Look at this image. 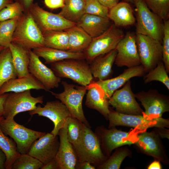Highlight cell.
I'll use <instances>...</instances> for the list:
<instances>
[{"instance_id":"obj_1","label":"cell","mask_w":169,"mask_h":169,"mask_svg":"<svg viewBox=\"0 0 169 169\" xmlns=\"http://www.w3.org/2000/svg\"><path fill=\"white\" fill-rule=\"evenodd\" d=\"M11 43L28 50L45 47L43 33L29 12L20 18Z\"/></svg>"},{"instance_id":"obj_2","label":"cell","mask_w":169,"mask_h":169,"mask_svg":"<svg viewBox=\"0 0 169 169\" xmlns=\"http://www.w3.org/2000/svg\"><path fill=\"white\" fill-rule=\"evenodd\" d=\"M85 59H67L50 64L55 74L69 79L78 84L87 86L93 81L89 63Z\"/></svg>"},{"instance_id":"obj_3","label":"cell","mask_w":169,"mask_h":169,"mask_svg":"<svg viewBox=\"0 0 169 169\" xmlns=\"http://www.w3.org/2000/svg\"><path fill=\"white\" fill-rule=\"evenodd\" d=\"M136 7V34L148 36L161 42L164 22L148 8L144 0H134Z\"/></svg>"},{"instance_id":"obj_4","label":"cell","mask_w":169,"mask_h":169,"mask_svg":"<svg viewBox=\"0 0 169 169\" xmlns=\"http://www.w3.org/2000/svg\"><path fill=\"white\" fill-rule=\"evenodd\" d=\"M131 130L127 132L115 127L107 129L103 125L96 128L95 133L99 139L103 153L107 158L115 149L125 145L135 144L137 142L138 135L142 132L136 128Z\"/></svg>"},{"instance_id":"obj_5","label":"cell","mask_w":169,"mask_h":169,"mask_svg":"<svg viewBox=\"0 0 169 169\" xmlns=\"http://www.w3.org/2000/svg\"><path fill=\"white\" fill-rule=\"evenodd\" d=\"M74 148L78 162L86 161L94 166H97L108 158L102 150L97 135L84 124L81 140Z\"/></svg>"},{"instance_id":"obj_6","label":"cell","mask_w":169,"mask_h":169,"mask_svg":"<svg viewBox=\"0 0 169 169\" xmlns=\"http://www.w3.org/2000/svg\"><path fill=\"white\" fill-rule=\"evenodd\" d=\"M61 84L64 91L59 93L51 92V94L65 105L72 117L90 128L84 116L82 107L83 99L87 90V86H76L65 81H62Z\"/></svg>"},{"instance_id":"obj_7","label":"cell","mask_w":169,"mask_h":169,"mask_svg":"<svg viewBox=\"0 0 169 169\" xmlns=\"http://www.w3.org/2000/svg\"><path fill=\"white\" fill-rule=\"evenodd\" d=\"M108 120H109L108 128L117 126H125L133 127L143 132L153 127H169L168 119L162 117L151 118L144 114L143 115H129L110 110Z\"/></svg>"},{"instance_id":"obj_8","label":"cell","mask_w":169,"mask_h":169,"mask_svg":"<svg viewBox=\"0 0 169 169\" xmlns=\"http://www.w3.org/2000/svg\"><path fill=\"white\" fill-rule=\"evenodd\" d=\"M124 36L122 30L111 24L103 33L92 38L89 45L83 51L85 60L89 63L96 57L115 49Z\"/></svg>"},{"instance_id":"obj_9","label":"cell","mask_w":169,"mask_h":169,"mask_svg":"<svg viewBox=\"0 0 169 169\" xmlns=\"http://www.w3.org/2000/svg\"><path fill=\"white\" fill-rule=\"evenodd\" d=\"M0 127L5 135L15 141L21 154H28L34 141L46 134L25 127L16 122L14 118H4L0 121Z\"/></svg>"},{"instance_id":"obj_10","label":"cell","mask_w":169,"mask_h":169,"mask_svg":"<svg viewBox=\"0 0 169 169\" xmlns=\"http://www.w3.org/2000/svg\"><path fill=\"white\" fill-rule=\"evenodd\" d=\"M136 40L141 64L146 72H148L162 61V44L158 40L141 34H136Z\"/></svg>"},{"instance_id":"obj_11","label":"cell","mask_w":169,"mask_h":169,"mask_svg":"<svg viewBox=\"0 0 169 169\" xmlns=\"http://www.w3.org/2000/svg\"><path fill=\"white\" fill-rule=\"evenodd\" d=\"M43 96L34 97L30 90L8 93L3 105L5 119H13L18 114L35 109L38 103L43 104Z\"/></svg>"},{"instance_id":"obj_12","label":"cell","mask_w":169,"mask_h":169,"mask_svg":"<svg viewBox=\"0 0 169 169\" xmlns=\"http://www.w3.org/2000/svg\"><path fill=\"white\" fill-rule=\"evenodd\" d=\"M29 12L42 33L51 30H65L77 25L58 13L44 10L36 3H33Z\"/></svg>"},{"instance_id":"obj_13","label":"cell","mask_w":169,"mask_h":169,"mask_svg":"<svg viewBox=\"0 0 169 169\" xmlns=\"http://www.w3.org/2000/svg\"><path fill=\"white\" fill-rule=\"evenodd\" d=\"M109 105L115 108L116 111L121 113L132 115H144V111L136 99L132 92L129 80L120 90L113 93L108 100Z\"/></svg>"},{"instance_id":"obj_14","label":"cell","mask_w":169,"mask_h":169,"mask_svg":"<svg viewBox=\"0 0 169 169\" xmlns=\"http://www.w3.org/2000/svg\"><path fill=\"white\" fill-rule=\"evenodd\" d=\"M135 96L143 107L144 114L150 118L161 117L163 113L169 111L168 96L156 90L142 91L135 94Z\"/></svg>"},{"instance_id":"obj_15","label":"cell","mask_w":169,"mask_h":169,"mask_svg":"<svg viewBox=\"0 0 169 169\" xmlns=\"http://www.w3.org/2000/svg\"><path fill=\"white\" fill-rule=\"evenodd\" d=\"M31 116L38 114L46 117L54 124V128L51 133L55 136H58L60 130L64 127L67 118L71 116L68 108L59 100L47 102L43 107L38 105L36 108L28 112Z\"/></svg>"},{"instance_id":"obj_16","label":"cell","mask_w":169,"mask_h":169,"mask_svg":"<svg viewBox=\"0 0 169 169\" xmlns=\"http://www.w3.org/2000/svg\"><path fill=\"white\" fill-rule=\"evenodd\" d=\"M136 35L128 32L117 44L114 63L117 66L128 68L141 65L137 51Z\"/></svg>"},{"instance_id":"obj_17","label":"cell","mask_w":169,"mask_h":169,"mask_svg":"<svg viewBox=\"0 0 169 169\" xmlns=\"http://www.w3.org/2000/svg\"><path fill=\"white\" fill-rule=\"evenodd\" d=\"M60 145L57 136L47 133L36 140L28 153L38 160L44 165L55 158Z\"/></svg>"},{"instance_id":"obj_18","label":"cell","mask_w":169,"mask_h":169,"mask_svg":"<svg viewBox=\"0 0 169 169\" xmlns=\"http://www.w3.org/2000/svg\"><path fill=\"white\" fill-rule=\"evenodd\" d=\"M138 137V140L135 144L141 152L164 164H168L169 160L165 148L161 138L154 131L141 132Z\"/></svg>"},{"instance_id":"obj_19","label":"cell","mask_w":169,"mask_h":169,"mask_svg":"<svg viewBox=\"0 0 169 169\" xmlns=\"http://www.w3.org/2000/svg\"><path fill=\"white\" fill-rule=\"evenodd\" d=\"M146 72L141 64L125 69L122 73L115 78L93 81L105 98L109 100L114 92L133 77H141Z\"/></svg>"},{"instance_id":"obj_20","label":"cell","mask_w":169,"mask_h":169,"mask_svg":"<svg viewBox=\"0 0 169 169\" xmlns=\"http://www.w3.org/2000/svg\"><path fill=\"white\" fill-rule=\"evenodd\" d=\"M29 73L43 85L46 91L58 88L61 78L57 76L51 68L44 64L32 50H29Z\"/></svg>"},{"instance_id":"obj_21","label":"cell","mask_w":169,"mask_h":169,"mask_svg":"<svg viewBox=\"0 0 169 169\" xmlns=\"http://www.w3.org/2000/svg\"><path fill=\"white\" fill-rule=\"evenodd\" d=\"M58 135L60 145L55 158L58 169H75L78 159L73 146L67 138L66 121Z\"/></svg>"},{"instance_id":"obj_22","label":"cell","mask_w":169,"mask_h":169,"mask_svg":"<svg viewBox=\"0 0 169 169\" xmlns=\"http://www.w3.org/2000/svg\"><path fill=\"white\" fill-rule=\"evenodd\" d=\"M117 54L115 49L99 56L89 63L93 77L99 80L107 79L112 72V67Z\"/></svg>"},{"instance_id":"obj_23","label":"cell","mask_w":169,"mask_h":169,"mask_svg":"<svg viewBox=\"0 0 169 169\" xmlns=\"http://www.w3.org/2000/svg\"><path fill=\"white\" fill-rule=\"evenodd\" d=\"M31 89L46 90L43 85L31 74L11 79L4 83L0 88V95L11 92H19Z\"/></svg>"},{"instance_id":"obj_24","label":"cell","mask_w":169,"mask_h":169,"mask_svg":"<svg viewBox=\"0 0 169 169\" xmlns=\"http://www.w3.org/2000/svg\"><path fill=\"white\" fill-rule=\"evenodd\" d=\"M110 20L108 17H103L84 14L77 23L92 38L97 37L105 32L110 27Z\"/></svg>"},{"instance_id":"obj_25","label":"cell","mask_w":169,"mask_h":169,"mask_svg":"<svg viewBox=\"0 0 169 169\" xmlns=\"http://www.w3.org/2000/svg\"><path fill=\"white\" fill-rule=\"evenodd\" d=\"M108 17L118 27L132 25L136 22L132 8L126 2L118 3L110 9Z\"/></svg>"},{"instance_id":"obj_26","label":"cell","mask_w":169,"mask_h":169,"mask_svg":"<svg viewBox=\"0 0 169 169\" xmlns=\"http://www.w3.org/2000/svg\"><path fill=\"white\" fill-rule=\"evenodd\" d=\"M39 57L43 58L46 64L51 63L69 59H85L83 52H74L43 47L32 50Z\"/></svg>"},{"instance_id":"obj_27","label":"cell","mask_w":169,"mask_h":169,"mask_svg":"<svg viewBox=\"0 0 169 169\" xmlns=\"http://www.w3.org/2000/svg\"><path fill=\"white\" fill-rule=\"evenodd\" d=\"M93 82L86 86L88 92L85 105L90 109L97 110L108 120L110 111L109 100L105 98Z\"/></svg>"},{"instance_id":"obj_28","label":"cell","mask_w":169,"mask_h":169,"mask_svg":"<svg viewBox=\"0 0 169 169\" xmlns=\"http://www.w3.org/2000/svg\"><path fill=\"white\" fill-rule=\"evenodd\" d=\"M10 50L13 62L17 77L27 76L30 74L28 67L30 63L29 50L11 43L9 47Z\"/></svg>"},{"instance_id":"obj_29","label":"cell","mask_w":169,"mask_h":169,"mask_svg":"<svg viewBox=\"0 0 169 169\" xmlns=\"http://www.w3.org/2000/svg\"><path fill=\"white\" fill-rule=\"evenodd\" d=\"M65 30L69 36V51L83 52L91 41L92 38L77 25Z\"/></svg>"},{"instance_id":"obj_30","label":"cell","mask_w":169,"mask_h":169,"mask_svg":"<svg viewBox=\"0 0 169 169\" xmlns=\"http://www.w3.org/2000/svg\"><path fill=\"white\" fill-rule=\"evenodd\" d=\"M85 3V0H64V6L58 14L77 24L84 14Z\"/></svg>"},{"instance_id":"obj_31","label":"cell","mask_w":169,"mask_h":169,"mask_svg":"<svg viewBox=\"0 0 169 169\" xmlns=\"http://www.w3.org/2000/svg\"><path fill=\"white\" fill-rule=\"evenodd\" d=\"M17 77L9 47L0 52V88L8 80Z\"/></svg>"},{"instance_id":"obj_32","label":"cell","mask_w":169,"mask_h":169,"mask_svg":"<svg viewBox=\"0 0 169 169\" xmlns=\"http://www.w3.org/2000/svg\"><path fill=\"white\" fill-rule=\"evenodd\" d=\"M45 46L68 50L69 36L65 30H51L43 33Z\"/></svg>"},{"instance_id":"obj_33","label":"cell","mask_w":169,"mask_h":169,"mask_svg":"<svg viewBox=\"0 0 169 169\" xmlns=\"http://www.w3.org/2000/svg\"><path fill=\"white\" fill-rule=\"evenodd\" d=\"M6 135L0 127V148L6 157L5 169H12L13 163L21 154L18 150L15 141Z\"/></svg>"},{"instance_id":"obj_34","label":"cell","mask_w":169,"mask_h":169,"mask_svg":"<svg viewBox=\"0 0 169 169\" xmlns=\"http://www.w3.org/2000/svg\"><path fill=\"white\" fill-rule=\"evenodd\" d=\"M21 17H16L0 22V45L6 48L9 47L12 42L14 33Z\"/></svg>"},{"instance_id":"obj_35","label":"cell","mask_w":169,"mask_h":169,"mask_svg":"<svg viewBox=\"0 0 169 169\" xmlns=\"http://www.w3.org/2000/svg\"><path fill=\"white\" fill-rule=\"evenodd\" d=\"M84 124L76 118L70 116L66 120L67 136L69 141L74 147L80 141Z\"/></svg>"},{"instance_id":"obj_36","label":"cell","mask_w":169,"mask_h":169,"mask_svg":"<svg viewBox=\"0 0 169 169\" xmlns=\"http://www.w3.org/2000/svg\"><path fill=\"white\" fill-rule=\"evenodd\" d=\"M130 154V151L127 148L116 150L103 163L97 166V169H119L124 159Z\"/></svg>"},{"instance_id":"obj_37","label":"cell","mask_w":169,"mask_h":169,"mask_svg":"<svg viewBox=\"0 0 169 169\" xmlns=\"http://www.w3.org/2000/svg\"><path fill=\"white\" fill-rule=\"evenodd\" d=\"M162 61L159 62L156 66L148 72L144 78L145 83L153 81L161 82L169 90V78Z\"/></svg>"},{"instance_id":"obj_38","label":"cell","mask_w":169,"mask_h":169,"mask_svg":"<svg viewBox=\"0 0 169 169\" xmlns=\"http://www.w3.org/2000/svg\"><path fill=\"white\" fill-rule=\"evenodd\" d=\"M43 165L42 162L28 154H21L13 163L12 169H39Z\"/></svg>"},{"instance_id":"obj_39","label":"cell","mask_w":169,"mask_h":169,"mask_svg":"<svg viewBox=\"0 0 169 169\" xmlns=\"http://www.w3.org/2000/svg\"><path fill=\"white\" fill-rule=\"evenodd\" d=\"M148 8L163 21L169 19V0H144Z\"/></svg>"},{"instance_id":"obj_40","label":"cell","mask_w":169,"mask_h":169,"mask_svg":"<svg viewBox=\"0 0 169 169\" xmlns=\"http://www.w3.org/2000/svg\"><path fill=\"white\" fill-rule=\"evenodd\" d=\"M85 3L84 14L108 17L109 9L98 0H85Z\"/></svg>"},{"instance_id":"obj_41","label":"cell","mask_w":169,"mask_h":169,"mask_svg":"<svg viewBox=\"0 0 169 169\" xmlns=\"http://www.w3.org/2000/svg\"><path fill=\"white\" fill-rule=\"evenodd\" d=\"M23 13V10L20 4L14 2L0 11V21L7 20L16 17H21Z\"/></svg>"},{"instance_id":"obj_42","label":"cell","mask_w":169,"mask_h":169,"mask_svg":"<svg viewBox=\"0 0 169 169\" xmlns=\"http://www.w3.org/2000/svg\"><path fill=\"white\" fill-rule=\"evenodd\" d=\"M163 34L162 39V60L166 70L169 72V19L163 21Z\"/></svg>"},{"instance_id":"obj_43","label":"cell","mask_w":169,"mask_h":169,"mask_svg":"<svg viewBox=\"0 0 169 169\" xmlns=\"http://www.w3.org/2000/svg\"><path fill=\"white\" fill-rule=\"evenodd\" d=\"M45 5L52 9L62 8L64 5V0H44Z\"/></svg>"},{"instance_id":"obj_44","label":"cell","mask_w":169,"mask_h":169,"mask_svg":"<svg viewBox=\"0 0 169 169\" xmlns=\"http://www.w3.org/2000/svg\"><path fill=\"white\" fill-rule=\"evenodd\" d=\"M14 2L19 3L22 6L23 13H26L29 12V9L33 4L34 0H14Z\"/></svg>"},{"instance_id":"obj_45","label":"cell","mask_w":169,"mask_h":169,"mask_svg":"<svg viewBox=\"0 0 169 169\" xmlns=\"http://www.w3.org/2000/svg\"><path fill=\"white\" fill-rule=\"evenodd\" d=\"M155 128V131L161 138H167L169 139V130H167L165 128Z\"/></svg>"},{"instance_id":"obj_46","label":"cell","mask_w":169,"mask_h":169,"mask_svg":"<svg viewBox=\"0 0 169 169\" xmlns=\"http://www.w3.org/2000/svg\"><path fill=\"white\" fill-rule=\"evenodd\" d=\"M77 169H95V167L89 162H78L75 166Z\"/></svg>"},{"instance_id":"obj_47","label":"cell","mask_w":169,"mask_h":169,"mask_svg":"<svg viewBox=\"0 0 169 169\" xmlns=\"http://www.w3.org/2000/svg\"><path fill=\"white\" fill-rule=\"evenodd\" d=\"M103 5L109 9L119 3V0H98Z\"/></svg>"},{"instance_id":"obj_48","label":"cell","mask_w":169,"mask_h":169,"mask_svg":"<svg viewBox=\"0 0 169 169\" xmlns=\"http://www.w3.org/2000/svg\"><path fill=\"white\" fill-rule=\"evenodd\" d=\"M8 94V93H6L0 95V117L3 116L4 115V103Z\"/></svg>"},{"instance_id":"obj_49","label":"cell","mask_w":169,"mask_h":169,"mask_svg":"<svg viewBox=\"0 0 169 169\" xmlns=\"http://www.w3.org/2000/svg\"><path fill=\"white\" fill-rule=\"evenodd\" d=\"M41 169H58L55 158L51 160L47 163L44 165Z\"/></svg>"},{"instance_id":"obj_50","label":"cell","mask_w":169,"mask_h":169,"mask_svg":"<svg viewBox=\"0 0 169 169\" xmlns=\"http://www.w3.org/2000/svg\"><path fill=\"white\" fill-rule=\"evenodd\" d=\"M148 169H161L162 167L159 161L155 160L152 162L148 167Z\"/></svg>"},{"instance_id":"obj_51","label":"cell","mask_w":169,"mask_h":169,"mask_svg":"<svg viewBox=\"0 0 169 169\" xmlns=\"http://www.w3.org/2000/svg\"><path fill=\"white\" fill-rule=\"evenodd\" d=\"M6 160L5 154L0 148V169H5Z\"/></svg>"},{"instance_id":"obj_52","label":"cell","mask_w":169,"mask_h":169,"mask_svg":"<svg viewBox=\"0 0 169 169\" xmlns=\"http://www.w3.org/2000/svg\"><path fill=\"white\" fill-rule=\"evenodd\" d=\"M14 2V0H0V11L8 5Z\"/></svg>"},{"instance_id":"obj_53","label":"cell","mask_w":169,"mask_h":169,"mask_svg":"<svg viewBox=\"0 0 169 169\" xmlns=\"http://www.w3.org/2000/svg\"><path fill=\"white\" fill-rule=\"evenodd\" d=\"M126 2L128 3H134V0H124Z\"/></svg>"},{"instance_id":"obj_54","label":"cell","mask_w":169,"mask_h":169,"mask_svg":"<svg viewBox=\"0 0 169 169\" xmlns=\"http://www.w3.org/2000/svg\"><path fill=\"white\" fill-rule=\"evenodd\" d=\"M6 48L0 45V52Z\"/></svg>"},{"instance_id":"obj_55","label":"cell","mask_w":169,"mask_h":169,"mask_svg":"<svg viewBox=\"0 0 169 169\" xmlns=\"http://www.w3.org/2000/svg\"><path fill=\"white\" fill-rule=\"evenodd\" d=\"M4 118V117L3 116L0 117V121H1Z\"/></svg>"},{"instance_id":"obj_56","label":"cell","mask_w":169,"mask_h":169,"mask_svg":"<svg viewBox=\"0 0 169 169\" xmlns=\"http://www.w3.org/2000/svg\"></svg>"}]
</instances>
